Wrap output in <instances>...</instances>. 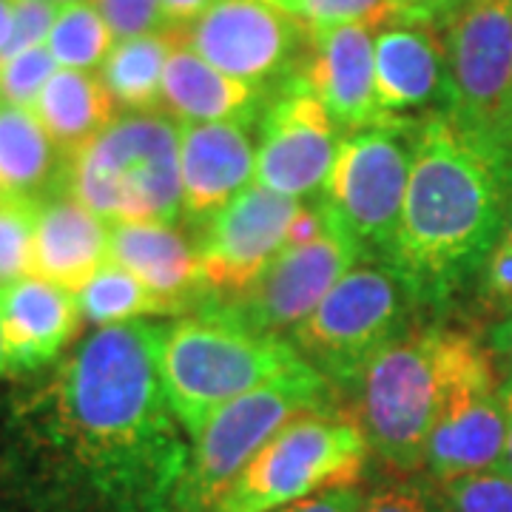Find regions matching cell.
<instances>
[{
	"label": "cell",
	"mask_w": 512,
	"mask_h": 512,
	"mask_svg": "<svg viewBox=\"0 0 512 512\" xmlns=\"http://www.w3.org/2000/svg\"><path fill=\"white\" fill-rule=\"evenodd\" d=\"M57 185L109 225H177L183 217L180 123L163 111L117 114L89 146L63 160Z\"/></svg>",
	"instance_id": "obj_4"
},
{
	"label": "cell",
	"mask_w": 512,
	"mask_h": 512,
	"mask_svg": "<svg viewBox=\"0 0 512 512\" xmlns=\"http://www.w3.org/2000/svg\"><path fill=\"white\" fill-rule=\"evenodd\" d=\"M419 123L390 120L342 137L322 197L362 242L367 256L384 262L402 220Z\"/></svg>",
	"instance_id": "obj_11"
},
{
	"label": "cell",
	"mask_w": 512,
	"mask_h": 512,
	"mask_svg": "<svg viewBox=\"0 0 512 512\" xmlns=\"http://www.w3.org/2000/svg\"><path fill=\"white\" fill-rule=\"evenodd\" d=\"M365 254L362 242L336 217L325 237L299 248H285L251 291L220 308L248 328L288 339V333L305 322L333 291V285L359 262H365Z\"/></svg>",
	"instance_id": "obj_14"
},
{
	"label": "cell",
	"mask_w": 512,
	"mask_h": 512,
	"mask_svg": "<svg viewBox=\"0 0 512 512\" xmlns=\"http://www.w3.org/2000/svg\"><path fill=\"white\" fill-rule=\"evenodd\" d=\"M94 3L109 23L114 40L154 35V32L171 29L165 23L160 0H94Z\"/></svg>",
	"instance_id": "obj_33"
},
{
	"label": "cell",
	"mask_w": 512,
	"mask_h": 512,
	"mask_svg": "<svg viewBox=\"0 0 512 512\" xmlns=\"http://www.w3.org/2000/svg\"><path fill=\"white\" fill-rule=\"evenodd\" d=\"M163 322L97 328L0 419V478L32 512H174L191 439L160 379Z\"/></svg>",
	"instance_id": "obj_1"
},
{
	"label": "cell",
	"mask_w": 512,
	"mask_h": 512,
	"mask_svg": "<svg viewBox=\"0 0 512 512\" xmlns=\"http://www.w3.org/2000/svg\"><path fill=\"white\" fill-rule=\"evenodd\" d=\"M433 32L419 23H399L376 35V94L384 117L447 100V57Z\"/></svg>",
	"instance_id": "obj_22"
},
{
	"label": "cell",
	"mask_w": 512,
	"mask_h": 512,
	"mask_svg": "<svg viewBox=\"0 0 512 512\" xmlns=\"http://www.w3.org/2000/svg\"><path fill=\"white\" fill-rule=\"evenodd\" d=\"M447 512H512V476L470 473L436 481Z\"/></svg>",
	"instance_id": "obj_31"
},
{
	"label": "cell",
	"mask_w": 512,
	"mask_h": 512,
	"mask_svg": "<svg viewBox=\"0 0 512 512\" xmlns=\"http://www.w3.org/2000/svg\"><path fill=\"white\" fill-rule=\"evenodd\" d=\"M367 439L353 413H311L285 424L234 478L211 512H276L365 470Z\"/></svg>",
	"instance_id": "obj_7"
},
{
	"label": "cell",
	"mask_w": 512,
	"mask_h": 512,
	"mask_svg": "<svg viewBox=\"0 0 512 512\" xmlns=\"http://www.w3.org/2000/svg\"><path fill=\"white\" fill-rule=\"evenodd\" d=\"M111 262L123 265L174 313L202 305L197 248L171 222H114Z\"/></svg>",
	"instance_id": "obj_21"
},
{
	"label": "cell",
	"mask_w": 512,
	"mask_h": 512,
	"mask_svg": "<svg viewBox=\"0 0 512 512\" xmlns=\"http://www.w3.org/2000/svg\"><path fill=\"white\" fill-rule=\"evenodd\" d=\"M293 18L308 29V35L336 26H365L382 32L387 26L413 23V12L407 0H299Z\"/></svg>",
	"instance_id": "obj_28"
},
{
	"label": "cell",
	"mask_w": 512,
	"mask_h": 512,
	"mask_svg": "<svg viewBox=\"0 0 512 512\" xmlns=\"http://www.w3.org/2000/svg\"><path fill=\"white\" fill-rule=\"evenodd\" d=\"M311 55L296 69L325 103L342 134L382 126L384 117L376 94V35L365 26H336L308 35Z\"/></svg>",
	"instance_id": "obj_16"
},
{
	"label": "cell",
	"mask_w": 512,
	"mask_h": 512,
	"mask_svg": "<svg viewBox=\"0 0 512 512\" xmlns=\"http://www.w3.org/2000/svg\"><path fill=\"white\" fill-rule=\"evenodd\" d=\"M490 348L501 367V387L512 390V316L495 325L490 333Z\"/></svg>",
	"instance_id": "obj_38"
},
{
	"label": "cell",
	"mask_w": 512,
	"mask_h": 512,
	"mask_svg": "<svg viewBox=\"0 0 512 512\" xmlns=\"http://www.w3.org/2000/svg\"><path fill=\"white\" fill-rule=\"evenodd\" d=\"M407 3H410V12H413V23L436 29V26H447L473 0H407Z\"/></svg>",
	"instance_id": "obj_36"
},
{
	"label": "cell",
	"mask_w": 512,
	"mask_h": 512,
	"mask_svg": "<svg viewBox=\"0 0 512 512\" xmlns=\"http://www.w3.org/2000/svg\"><path fill=\"white\" fill-rule=\"evenodd\" d=\"M9 373V362H6V350H3V339H0V376Z\"/></svg>",
	"instance_id": "obj_43"
},
{
	"label": "cell",
	"mask_w": 512,
	"mask_h": 512,
	"mask_svg": "<svg viewBox=\"0 0 512 512\" xmlns=\"http://www.w3.org/2000/svg\"><path fill=\"white\" fill-rule=\"evenodd\" d=\"M501 234H504V237L512 242V205H510V217H507V225H504V231H501Z\"/></svg>",
	"instance_id": "obj_44"
},
{
	"label": "cell",
	"mask_w": 512,
	"mask_h": 512,
	"mask_svg": "<svg viewBox=\"0 0 512 512\" xmlns=\"http://www.w3.org/2000/svg\"><path fill=\"white\" fill-rule=\"evenodd\" d=\"M342 137L325 103L293 72L259 117L254 183L293 200L322 194Z\"/></svg>",
	"instance_id": "obj_13"
},
{
	"label": "cell",
	"mask_w": 512,
	"mask_h": 512,
	"mask_svg": "<svg viewBox=\"0 0 512 512\" xmlns=\"http://www.w3.org/2000/svg\"><path fill=\"white\" fill-rule=\"evenodd\" d=\"M447 330H407L367 365L356 384V421L367 447L399 473L424 470L444 396Z\"/></svg>",
	"instance_id": "obj_6"
},
{
	"label": "cell",
	"mask_w": 512,
	"mask_h": 512,
	"mask_svg": "<svg viewBox=\"0 0 512 512\" xmlns=\"http://www.w3.org/2000/svg\"><path fill=\"white\" fill-rule=\"evenodd\" d=\"M111 262V225L55 185L37 205L35 271L66 291L77 293Z\"/></svg>",
	"instance_id": "obj_20"
},
{
	"label": "cell",
	"mask_w": 512,
	"mask_h": 512,
	"mask_svg": "<svg viewBox=\"0 0 512 512\" xmlns=\"http://www.w3.org/2000/svg\"><path fill=\"white\" fill-rule=\"evenodd\" d=\"M37 205L35 197L0 194V285L35 271Z\"/></svg>",
	"instance_id": "obj_29"
},
{
	"label": "cell",
	"mask_w": 512,
	"mask_h": 512,
	"mask_svg": "<svg viewBox=\"0 0 512 512\" xmlns=\"http://www.w3.org/2000/svg\"><path fill=\"white\" fill-rule=\"evenodd\" d=\"M214 3H217V0H160L165 23H168L171 29H185V26H191V23L200 20Z\"/></svg>",
	"instance_id": "obj_37"
},
{
	"label": "cell",
	"mask_w": 512,
	"mask_h": 512,
	"mask_svg": "<svg viewBox=\"0 0 512 512\" xmlns=\"http://www.w3.org/2000/svg\"><path fill=\"white\" fill-rule=\"evenodd\" d=\"M57 15H60V6H55L52 0H15V29H12V40L3 60L35 46H46V40L55 29Z\"/></svg>",
	"instance_id": "obj_34"
},
{
	"label": "cell",
	"mask_w": 512,
	"mask_h": 512,
	"mask_svg": "<svg viewBox=\"0 0 512 512\" xmlns=\"http://www.w3.org/2000/svg\"><path fill=\"white\" fill-rule=\"evenodd\" d=\"M305 365L291 339L248 328L220 305L163 322L160 379L191 441L225 404Z\"/></svg>",
	"instance_id": "obj_3"
},
{
	"label": "cell",
	"mask_w": 512,
	"mask_h": 512,
	"mask_svg": "<svg viewBox=\"0 0 512 512\" xmlns=\"http://www.w3.org/2000/svg\"><path fill=\"white\" fill-rule=\"evenodd\" d=\"M77 293L40 276L0 285V339L9 373H40L60 359L80 322Z\"/></svg>",
	"instance_id": "obj_18"
},
{
	"label": "cell",
	"mask_w": 512,
	"mask_h": 512,
	"mask_svg": "<svg viewBox=\"0 0 512 512\" xmlns=\"http://www.w3.org/2000/svg\"><path fill=\"white\" fill-rule=\"evenodd\" d=\"M362 512H447L439 484L430 478H399L365 495Z\"/></svg>",
	"instance_id": "obj_32"
},
{
	"label": "cell",
	"mask_w": 512,
	"mask_h": 512,
	"mask_svg": "<svg viewBox=\"0 0 512 512\" xmlns=\"http://www.w3.org/2000/svg\"><path fill=\"white\" fill-rule=\"evenodd\" d=\"M245 123L180 126L183 217L205 222L256 180V143Z\"/></svg>",
	"instance_id": "obj_17"
},
{
	"label": "cell",
	"mask_w": 512,
	"mask_h": 512,
	"mask_svg": "<svg viewBox=\"0 0 512 512\" xmlns=\"http://www.w3.org/2000/svg\"><path fill=\"white\" fill-rule=\"evenodd\" d=\"M177 29L117 40L100 77L123 111H157L163 100V74Z\"/></svg>",
	"instance_id": "obj_25"
},
{
	"label": "cell",
	"mask_w": 512,
	"mask_h": 512,
	"mask_svg": "<svg viewBox=\"0 0 512 512\" xmlns=\"http://www.w3.org/2000/svg\"><path fill=\"white\" fill-rule=\"evenodd\" d=\"M504 154H507V165L512 174V94H510V109H507V126H504Z\"/></svg>",
	"instance_id": "obj_41"
},
{
	"label": "cell",
	"mask_w": 512,
	"mask_h": 512,
	"mask_svg": "<svg viewBox=\"0 0 512 512\" xmlns=\"http://www.w3.org/2000/svg\"><path fill=\"white\" fill-rule=\"evenodd\" d=\"M114 35L109 23L100 15L97 3H72L60 6L55 29L46 40L49 52L60 69L74 72H100L106 57L114 49Z\"/></svg>",
	"instance_id": "obj_27"
},
{
	"label": "cell",
	"mask_w": 512,
	"mask_h": 512,
	"mask_svg": "<svg viewBox=\"0 0 512 512\" xmlns=\"http://www.w3.org/2000/svg\"><path fill=\"white\" fill-rule=\"evenodd\" d=\"M271 103L265 86H254L220 72L202 60L177 29L163 74V114L185 123H245L254 126Z\"/></svg>",
	"instance_id": "obj_19"
},
{
	"label": "cell",
	"mask_w": 512,
	"mask_h": 512,
	"mask_svg": "<svg viewBox=\"0 0 512 512\" xmlns=\"http://www.w3.org/2000/svg\"><path fill=\"white\" fill-rule=\"evenodd\" d=\"M63 171V154L29 109L0 103V194L40 200Z\"/></svg>",
	"instance_id": "obj_24"
},
{
	"label": "cell",
	"mask_w": 512,
	"mask_h": 512,
	"mask_svg": "<svg viewBox=\"0 0 512 512\" xmlns=\"http://www.w3.org/2000/svg\"><path fill=\"white\" fill-rule=\"evenodd\" d=\"M413 296L384 262H359L288 333L296 353L336 387H356L367 365L407 333Z\"/></svg>",
	"instance_id": "obj_8"
},
{
	"label": "cell",
	"mask_w": 512,
	"mask_h": 512,
	"mask_svg": "<svg viewBox=\"0 0 512 512\" xmlns=\"http://www.w3.org/2000/svg\"><path fill=\"white\" fill-rule=\"evenodd\" d=\"M302 200L251 183L197 228L202 305H231L259 282L285 251L288 225ZM200 305V308H202Z\"/></svg>",
	"instance_id": "obj_12"
},
{
	"label": "cell",
	"mask_w": 512,
	"mask_h": 512,
	"mask_svg": "<svg viewBox=\"0 0 512 512\" xmlns=\"http://www.w3.org/2000/svg\"><path fill=\"white\" fill-rule=\"evenodd\" d=\"M32 114L66 160L114 123L117 103L97 72L57 69L35 100Z\"/></svg>",
	"instance_id": "obj_23"
},
{
	"label": "cell",
	"mask_w": 512,
	"mask_h": 512,
	"mask_svg": "<svg viewBox=\"0 0 512 512\" xmlns=\"http://www.w3.org/2000/svg\"><path fill=\"white\" fill-rule=\"evenodd\" d=\"M55 6H72V3H92V0H52Z\"/></svg>",
	"instance_id": "obj_45"
},
{
	"label": "cell",
	"mask_w": 512,
	"mask_h": 512,
	"mask_svg": "<svg viewBox=\"0 0 512 512\" xmlns=\"http://www.w3.org/2000/svg\"><path fill=\"white\" fill-rule=\"evenodd\" d=\"M12 29H15V0H0V60L9 49Z\"/></svg>",
	"instance_id": "obj_39"
},
{
	"label": "cell",
	"mask_w": 512,
	"mask_h": 512,
	"mask_svg": "<svg viewBox=\"0 0 512 512\" xmlns=\"http://www.w3.org/2000/svg\"><path fill=\"white\" fill-rule=\"evenodd\" d=\"M336 413V384L305 365L225 404L191 441L174 512H211L245 464L299 416Z\"/></svg>",
	"instance_id": "obj_5"
},
{
	"label": "cell",
	"mask_w": 512,
	"mask_h": 512,
	"mask_svg": "<svg viewBox=\"0 0 512 512\" xmlns=\"http://www.w3.org/2000/svg\"><path fill=\"white\" fill-rule=\"evenodd\" d=\"M265 3H271V6L282 9V12H288V15H293V12H296V6H299V0H265Z\"/></svg>",
	"instance_id": "obj_42"
},
{
	"label": "cell",
	"mask_w": 512,
	"mask_h": 512,
	"mask_svg": "<svg viewBox=\"0 0 512 512\" xmlns=\"http://www.w3.org/2000/svg\"><path fill=\"white\" fill-rule=\"evenodd\" d=\"M57 69L60 66L49 46H35L0 60V103L32 111L43 86L52 80Z\"/></svg>",
	"instance_id": "obj_30"
},
{
	"label": "cell",
	"mask_w": 512,
	"mask_h": 512,
	"mask_svg": "<svg viewBox=\"0 0 512 512\" xmlns=\"http://www.w3.org/2000/svg\"><path fill=\"white\" fill-rule=\"evenodd\" d=\"M512 205L507 168L444 114L416 131L402 220L384 265L416 305H444L484 268Z\"/></svg>",
	"instance_id": "obj_2"
},
{
	"label": "cell",
	"mask_w": 512,
	"mask_h": 512,
	"mask_svg": "<svg viewBox=\"0 0 512 512\" xmlns=\"http://www.w3.org/2000/svg\"><path fill=\"white\" fill-rule=\"evenodd\" d=\"M362 504H365V493L356 484H339L308 495L302 501H293L276 512H362Z\"/></svg>",
	"instance_id": "obj_35"
},
{
	"label": "cell",
	"mask_w": 512,
	"mask_h": 512,
	"mask_svg": "<svg viewBox=\"0 0 512 512\" xmlns=\"http://www.w3.org/2000/svg\"><path fill=\"white\" fill-rule=\"evenodd\" d=\"M185 43L237 80L271 89L288 80L308 29L265 0H217L183 29Z\"/></svg>",
	"instance_id": "obj_15"
},
{
	"label": "cell",
	"mask_w": 512,
	"mask_h": 512,
	"mask_svg": "<svg viewBox=\"0 0 512 512\" xmlns=\"http://www.w3.org/2000/svg\"><path fill=\"white\" fill-rule=\"evenodd\" d=\"M80 313L97 325H126L143 316H171V308L160 296L148 291L137 276L117 262H106L97 274L77 291Z\"/></svg>",
	"instance_id": "obj_26"
},
{
	"label": "cell",
	"mask_w": 512,
	"mask_h": 512,
	"mask_svg": "<svg viewBox=\"0 0 512 512\" xmlns=\"http://www.w3.org/2000/svg\"><path fill=\"white\" fill-rule=\"evenodd\" d=\"M504 390V402H507V413H510V433H507V447H504V456H501V464L495 473H507L512 476V390L501 387Z\"/></svg>",
	"instance_id": "obj_40"
},
{
	"label": "cell",
	"mask_w": 512,
	"mask_h": 512,
	"mask_svg": "<svg viewBox=\"0 0 512 512\" xmlns=\"http://www.w3.org/2000/svg\"><path fill=\"white\" fill-rule=\"evenodd\" d=\"M510 433V413L493 356L476 336L447 330L444 396L424 453L433 481L493 473Z\"/></svg>",
	"instance_id": "obj_9"
},
{
	"label": "cell",
	"mask_w": 512,
	"mask_h": 512,
	"mask_svg": "<svg viewBox=\"0 0 512 512\" xmlns=\"http://www.w3.org/2000/svg\"><path fill=\"white\" fill-rule=\"evenodd\" d=\"M444 57V114L510 174L504 126L512 94V0H473L458 12L444 26Z\"/></svg>",
	"instance_id": "obj_10"
}]
</instances>
